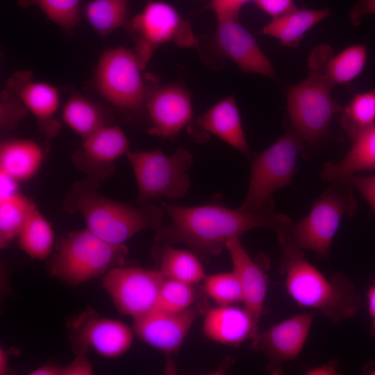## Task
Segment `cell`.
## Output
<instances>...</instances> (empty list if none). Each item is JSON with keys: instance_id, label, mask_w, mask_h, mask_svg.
I'll return each mask as SVG.
<instances>
[{"instance_id": "obj_1", "label": "cell", "mask_w": 375, "mask_h": 375, "mask_svg": "<svg viewBox=\"0 0 375 375\" xmlns=\"http://www.w3.org/2000/svg\"><path fill=\"white\" fill-rule=\"evenodd\" d=\"M161 206L170 222L156 231L154 242L184 244L205 260L219 255L233 237L260 228L276 233L292 221L288 216L276 212L274 200L259 212L216 203L180 206L161 201Z\"/></svg>"}, {"instance_id": "obj_2", "label": "cell", "mask_w": 375, "mask_h": 375, "mask_svg": "<svg viewBox=\"0 0 375 375\" xmlns=\"http://www.w3.org/2000/svg\"><path fill=\"white\" fill-rule=\"evenodd\" d=\"M276 235L282 252L279 272L292 299L300 307L319 312L333 324L353 317L360 306L353 282L341 273L325 275L283 230Z\"/></svg>"}, {"instance_id": "obj_3", "label": "cell", "mask_w": 375, "mask_h": 375, "mask_svg": "<svg viewBox=\"0 0 375 375\" xmlns=\"http://www.w3.org/2000/svg\"><path fill=\"white\" fill-rule=\"evenodd\" d=\"M98 181L87 178L76 181L64 201L69 213H79L86 228L114 244L126 241L145 229L156 231L164 224L166 212L152 202L131 204L99 192Z\"/></svg>"}, {"instance_id": "obj_4", "label": "cell", "mask_w": 375, "mask_h": 375, "mask_svg": "<svg viewBox=\"0 0 375 375\" xmlns=\"http://www.w3.org/2000/svg\"><path fill=\"white\" fill-rule=\"evenodd\" d=\"M128 252L125 244L109 243L85 228L65 235L55 247L47 266L51 276L77 286L125 265Z\"/></svg>"}, {"instance_id": "obj_5", "label": "cell", "mask_w": 375, "mask_h": 375, "mask_svg": "<svg viewBox=\"0 0 375 375\" xmlns=\"http://www.w3.org/2000/svg\"><path fill=\"white\" fill-rule=\"evenodd\" d=\"M351 188L347 183L334 182L314 201L306 217L298 222L292 221L282 230L302 250L312 251L327 260L342 218L356 210Z\"/></svg>"}, {"instance_id": "obj_6", "label": "cell", "mask_w": 375, "mask_h": 375, "mask_svg": "<svg viewBox=\"0 0 375 375\" xmlns=\"http://www.w3.org/2000/svg\"><path fill=\"white\" fill-rule=\"evenodd\" d=\"M126 156L138 186L136 203L152 202L162 197L176 199L188 190L190 181L187 171L192 165L193 157L185 149L178 148L171 155L159 149L129 151Z\"/></svg>"}, {"instance_id": "obj_7", "label": "cell", "mask_w": 375, "mask_h": 375, "mask_svg": "<svg viewBox=\"0 0 375 375\" xmlns=\"http://www.w3.org/2000/svg\"><path fill=\"white\" fill-rule=\"evenodd\" d=\"M303 143L301 137L290 128L270 147L252 155L248 191L240 207L251 212L261 211L273 200L274 192L291 185Z\"/></svg>"}, {"instance_id": "obj_8", "label": "cell", "mask_w": 375, "mask_h": 375, "mask_svg": "<svg viewBox=\"0 0 375 375\" xmlns=\"http://www.w3.org/2000/svg\"><path fill=\"white\" fill-rule=\"evenodd\" d=\"M126 28L134 43L133 51L143 69L154 51L165 44L172 42L179 47L190 48L198 43L190 21L165 1H149Z\"/></svg>"}, {"instance_id": "obj_9", "label": "cell", "mask_w": 375, "mask_h": 375, "mask_svg": "<svg viewBox=\"0 0 375 375\" xmlns=\"http://www.w3.org/2000/svg\"><path fill=\"white\" fill-rule=\"evenodd\" d=\"M323 75L311 72L300 83L289 86L287 110L291 128L308 144H315L327 133L333 117L342 108L333 100V88Z\"/></svg>"}, {"instance_id": "obj_10", "label": "cell", "mask_w": 375, "mask_h": 375, "mask_svg": "<svg viewBox=\"0 0 375 375\" xmlns=\"http://www.w3.org/2000/svg\"><path fill=\"white\" fill-rule=\"evenodd\" d=\"M133 51L122 47L105 51L97 63L95 83L101 95L128 112L144 108L148 91Z\"/></svg>"}, {"instance_id": "obj_11", "label": "cell", "mask_w": 375, "mask_h": 375, "mask_svg": "<svg viewBox=\"0 0 375 375\" xmlns=\"http://www.w3.org/2000/svg\"><path fill=\"white\" fill-rule=\"evenodd\" d=\"M164 279L157 269L124 265L103 275L102 286L119 313L134 319L156 308Z\"/></svg>"}, {"instance_id": "obj_12", "label": "cell", "mask_w": 375, "mask_h": 375, "mask_svg": "<svg viewBox=\"0 0 375 375\" xmlns=\"http://www.w3.org/2000/svg\"><path fill=\"white\" fill-rule=\"evenodd\" d=\"M69 340L75 354L90 350L106 358H117L132 346V328L117 319L99 315L88 308L68 323Z\"/></svg>"}, {"instance_id": "obj_13", "label": "cell", "mask_w": 375, "mask_h": 375, "mask_svg": "<svg viewBox=\"0 0 375 375\" xmlns=\"http://www.w3.org/2000/svg\"><path fill=\"white\" fill-rule=\"evenodd\" d=\"M206 300L199 301L181 312L155 308L133 319L134 334L142 342L167 354L177 352L197 318L208 308Z\"/></svg>"}, {"instance_id": "obj_14", "label": "cell", "mask_w": 375, "mask_h": 375, "mask_svg": "<svg viewBox=\"0 0 375 375\" xmlns=\"http://www.w3.org/2000/svg\"><path fill=\"white\" fill-rule=\"evenodd\" d=\"M313 318L314 311L292 316L258 333L251 340V349L267 359L266 369L269 374H282L284 364L298 357L307 340Z\"/></svg>"}, {"instance_id": "obj_15", "label": "cell", "mask_w": 375, "mask_h": 375, "mask_svg": "<svg viewBox=\"0 0 375 375\" xmlns=\"http://www.w3.org/2000/svg\"><path fill=\"white\" fill-rule=\"evenodd\" d=\"M144 108L152 124L150 133L164 139L176 137L193 119L190 92L178 83L149 88Z\"/></svg>"}, {"instance_id": "obj_16", "label": "cell", "mask_w": 375, "mask_h": 375, "mask_svg": "<svg viewBox=\"0 0 375 375\" xmlns=\"http://www.w3.org/2000/svg\"><path fill=\"white\" fill-rule=\"evenodd\" d=\"M217 19L214 40L223 57L233 61L244 72L277 78L269 59L255 38L240 24L238 18Z\"/></svg>"}, {"instance_id": "obj_17", "label": "cell", "mask_w": 375, "mask_h": 375, "mask_svg": "<svg viewBox=\"0 0 375 375\" xmlns=\"http://www.w3.org/2000/svg\"><path fill=\"white\" fill-rule=\"evenodd\" d=\"M129 142L117 125H105L83 140L73 156L74 165L99 182L114 171L115 162L129 151Z\"/></svg>"}, {"instance_id": "obj_18", "label": "cell", "mask_w": 375, "mask_h": 375, "mask_svg": "<svg viewBox=\"0 0 375 375\" xmlns=\"http://www.w3.org/2000/svg\"><path fill=\"white\" fill-rule=\"evenodd\" d=\"M6 89L15 94L35 118L46 137L53 139L61 124L55 115L60 103L58 89L49 83L35 81L30 71L16 72L7 81Z\"/></svg>"}, {"instance_id": "obj_19", "label": "cell", "mask_w": 375, "mask_h": 375, "mask_svg": "<svg viewBox=\"0 0 375 375\" xmlns=\"http://www.w3.org/2000/svg\"><path fill=\"white\" fill-rule=\"evenodd\" d=\"M203 315V333L217 344L237 347L258 333V323L244 306L217 305Z\"/></svg>"}, {"instance_id": "obj_20", "label": "cell", "mask_w": 375, "mask_h": 375, "mask_svg": "<svg viewBox=\"0 0 375 375\" xmlns=\"http://www.w3.org/2000/svg\"><path fill=\"white\" fill-rule=\"evenodd\" d=\"M226 249L242 286L244 307L258 323L267 294V276L262 267L246 251L240 237L228 240Z\"/></svg>"}, {"instance_id": "obj_21", "label": "cell", "mask_w": 375, "mask_h": 375, "mask_svg": "<svg viewBox=\"0 0 375 375\" xmlns=\"http://www.w3.org/2000/svg\"><path fill=\"white\" fill-rule=\"evenodd\" d=\"M193 126L195 129L216 136L249 158L253 155L233 96L222 99L197 117Z\"/></svg>"}, {"instance_id": "obj_22", "label": "cell", "mask_w": 375, "mask_h": 375, "mask_svg": "<svg viewBox=\"0 0 375 375\" xmlns=\"http://www.w3.org/2000/svg\"><path fill=\"white\" fill-rule=\"evenodd\" d=\"M367 58L364 44L348 47L333 56L327 45H321L311 53L308 64L311 72L323 75L331 84L346 83L356 78L362 71Z\"/></svg>"}, {"instance_id": "obj_23", "label": "cell", "mask_w": 375, "mask_h": 375, "mask_svg": "<svg viewBox=\"0 0 375 375\" xmlns=\"http://www.w3.org/2000/svg\"><path fill=\"white\" fill-rule=\"evenodd\" d=\"M352 141L342 160L338 162H326L323 165V180L344 182L357 172L375 170V126L364 131Z\"/></svg>"}, {"instance_id": "obj_24", "label": "cell", "mask_w": 375, "mask_h": 375, "mask_svg": "<svg viewBox=\"0 0 375 375\" xmlns=\"http://www.w3.org/2000/svg\"><path fill=\"white\" fill-rule=\"evenodd\" d=\"M44 160L42 147L28 139L4 140L0 146V172L19 183L33 178Z\"/></svg>"}, {"instance_id": "obj_25", "label": "cell", "mask_w": 375, "mask_h": 375, "mask_svg": "<svg viewBox=\"0 0 375 375\" xmlns=\"http://www.w3.org/2000/svg\"><path fill=\"white\" fill-rule=\"evenodd\" d=\"M151 251L157 269L165 278L197 285L203 282L207 276L200 258L192 251L154 242Z\"/></svg>"}, {"instance_id": "obj_26", "label": "cell", "mask_w": 375, "mask_h": 375, "mask_svg": "<svg viewBox=\"0 0 375 375\" xmlns=\"http://www.w3.org/2000/svg\"><path fill=\"white\" fill-rule=\"evenodd\" d=\"M330 15L328 8H297L286 15L272 19L261 29V33L279 40L285 47H295L309 29Z\"/></svg>"}, {"instance_id": "obj_27", "label": "cell", "mask_w": 375, "mask_h": 375, "mask_svg": "<svg viewBox=\"0 0 375 375\" xmlns=\"http://www.w3.org/2000/svg\"><path fill=\"white\" fill-rule=\"evenodd\" d=\"M17 239L20 249L32 259L43 260L53 253L55 249L53 230L35 204Z\"/></svg>"}, {"instance_id": "obj_28", "label": "cell", "mask_w": 375, "mask_h": 375, "mask_svg": "<svg viewBox=\"0 0 375 375\" xmlns=\"http://www.w3.org/2000/svg\"><path fill=\"white\" fill-rule=\"evenodd\" d=\"M62 118L83 140L106 125L100 108L80 94L68 99L62 108Z\"/></svg>"}, {"instance_id": "obj_29", "label": "cell", "mask_w": 375, "mask_h": 375, "mask_svg": "<svg viewBox=\"0 0 375 375\" xmlns=\"http://www.w3.org/2000/svg\"><path fill=\"white\" fill-rule=\"evenodd\" d=\"M83 15L92 28L106 37L127 26L128 0H91L84 5Z\"/></svg>"}, {"instance_id": "obj_30", "label": "cell", "mask_w": 375, "mask_h": 375, "mask_svg": "<svg viewBox=\"0 0 375 375\" xmlns=\"http://www.w3.org/2000/svg\"><path fill=\"white\" fill-rule=\"evenodd\" d=\"M34 203L19 191L0 197V247L17 238Z\"/></svg>"}, {"instance_id": "obj_31", "label": "cell", "mask_w": 375, "mask_h": 375, "mask_svg": "<svg viewBox=\"0 0 375 375\" xmlns=\"http://www.w3.org/2000/svg\"><path fill=\"white\" fill-rule=\"evenodd\" d=\"M340 124L351 140L375 126V89L352 98L342 109Z\"/></svg>"}, {"instance_id": "obj_32", "label": "cell", "mask_w": 375, "mask_h": 375, "mask_svg": "<svg viewBox=\"0 0 375 375\" xmlns=\"http://www.w3.org/2000/svg\"><path fill=\"white\" fill-rule=\"evenodd\" d=\"M22 8L36 6L62 29L71 31L80 20L81 5L83 0H15Z\"/></svg>"}, {"instance_id": "obj_33", "label": "cell", "mask_w": 375, "mask_h": 375, "mask_svg": "<svg viewBox=\"0 0 375 375\" xmlns=\"http://www.w3.org/2000/svg\"><path fill=\"white\" fill-rule=\"evenodd\" d=\"M202 283L203 293L216 305H233L243 302L242 286L233 269L206 276Z\"/></svg>"}, {"instance_id": "obj_34", "label": "cell", "mask_w": 375, "mask_h": 375, "mask_svg": "<svg viewBox=\"0 0 375 375\" xmlns=\"http://www.w3.org/2000/svg\"><path fill=\"white\" fill-rule=\"evenodd\" d=\"M199 294L195 285L165 278L156 308L168 312L183 311L199 301Z\"/></svg>"}, {"instance_id": "obj_35", "label": "cell", "mask_w": 375, "mask_h": 375, "mask_svg": "<svg viewBox=\"0 0 375 375\" xmlns=\"http://www.w3.org/2000/svg\"><path fill=\"white\" fill-rule=\"evenodd\" d=\"M1 128H14L28 112L19 98L13 92L5 89L1 93Z\"/></svg>"}, {"instance_id": "obj_36", "label": "cell", "mask_w": 375, "mask_h": 375, "mask_svg": "<svg viewBox=\"0 0 375 375\" xmlns=\"http://www.w3.org/2000/svg\"><path fill=\"white\" fill-rule=\"evenodd\" d=\"M255 0H210L209 8L215 12L217 19L238 18L242 7Z\"/></svg>"}, {"instance_id": "obj_37", "label": "cell", "mask_w": 375, "mask_h": 375, "mask_svg": "<svg viewBox=\"0 0 375 375\" xmlns=\"http://www.w3.org/2000/svg\"><path fill=\"white\" fill-rule=\"evenodd\" d=\"M344 183L357 189L375 212V175L362 176L355 174Z\"/></svg>"}, {"instance_id": "obj_38", "label": "cell", "mask_w": 375, "mask_h": 375, "mask_svg": "<svg viewBox=\"0 0 375 375\" xmlns=\"http://www.w3.org/2000/svg\"><path fill=\"white\" fill-rule=\"evenodd\" d=\"M254 2L272 19L281 17L297 8L293 0H255Z\"/></svg>"}, {"instance_id": "obj_39", "label": "cell", "mask_w": 375, "mask_h": 375, "mask_svg": "<svg viewBox=\"0 0 375 375\" xmlns=\"http://www.w3.org/2000/svg\"><path fill=\"white\" fill-rule=\"evenodd\" d=\"M94 374L92 362L87 354H76L75 358L69 364L61 366V375H91Z\"/></svg>"}, {"instance_id": "obj_40", "label": "cell", "mask_w": 375, "mask_h": 375, "mask_svg": "<svg viewBox=\"0 0 375 375\" xmlns=\"http://www.w3.org/2000/svg\"><path fill=\"white\" fill-rule=\"evenodd\" d=\"M370 14L375 15V0H358L349 13V19L352 25L358 26L365 15Z\"/></svg>"}, {"instance_id": "obj_41", "label": "cell", "mask_w": 375, "mask_h": 375, "mask_svg": "<svg viewBox=\"0 0 375 375\" xmlns=\"http://www.w3.org/2000/svg\"><path fill=\"white\" fill-rule=\"evenodd\" d=\"M338 363L331 360L326 364L308 369L306 374L308 375H335L338 374Z\"/></svg>"}, {"instance_id": "obj_42", "label": "cell", "mask_w": 375, "mask_h": 375, "mask_svg": "<svg viewBox=\"0 0 375 375\" xmlns=\"http://www.w3.org/2000/svg\"><path fill=\"white\" fill-rule=\"evenodd\" d=\"M367 302L371 317V335L375 341V281L368 290Z\"/></svg>"}, {"instance_id": "obj_43", "label": "cell", "mask_w": 375, "mask_h": 375, "mask_svg": "<svg viewBox=\"0 0 375 375\" xmlns=\"http://www.w3.org/2000/svg\"><path fill=\"white\" fill-rule=\"evenodd\" d=\"M31 375H61V366L47 363L30 372Z\"/></svg>"}, {"instance_id": "obj_44", "label": "cell", "mask_w": 375, "mask_h": 375, "mask_svg": "<svg viewBox=\"0 0 375 375\" xmlns=\"http://www.w3.org/2000/svg\"><path fill=\"white\" fill-rule=\"evenodd\" d=\"M9 356L10 353L8 351L1 347L0 348V374L5 375L8 374L10 372V366H9Z\"/></svg>"}, {"instance_id": "obj_45", "label": "cell", "mask_w": 375, "mask_h": 375, "mask_svg": "<svg viewBox=\"0 0 375 375\" xmlns=\"http://www.w3.org/2000/svg\"><path fill=\"white\" fill-rule=\"evenodd\" d=\"M365 372H367L369 374H373L375 375V363L374 362H369L366 365L365 367Z\"/></svg>"}]
</instances>
